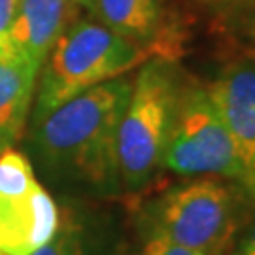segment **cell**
Wrapping results in <instances>:
<instances>
[{
  "instance_id": "obj_1",
  "label": "cell",
  "mask_w": 255,
  "mask_h": 255,
  "mask_svg": "<svg viewBox=\"0 0 255 255\" xmlns=\"http://www.w3.org/2000/svg\"><path fill=\"white\" fill-rule=\"evenodd\" d=\"M132 80L119 76L95 85L34 125L32 144L49 176L95 191L118 189L119 123Z\"/></svg>"
},
{
  "instance_id": "obj_2",
  "label": "cell",
  "mask_w": 255,
  "mask_h": 255,
  "mask_svg": "<svg viewBox=\"0 0 255 255\" xmlns=\"http://www.w3.org/2000/svg\"><path fill=\"white\" fill-rule=\"evenodd\" d=\"M149 57V49L119 36L95 17L72 21L38 72L34 125L64 102L95 85L125 76Z\"/></svg>"
},
{
  "instance_id": "obj_3",
  "label": "cell",
  "mask_w": 255,
  "mask_h": 255,
  "mask_svg": "<svg viewBox=\"0 0 255 255\" xmlns=\"http://www.w3.org/2000/svg\"><path fill=\"white\" fill-rule=\"evenodd\" d=\"M185 87L182 68L168 57H149L140 64L119 123V183L138 191L163 168L178 102Z\"/></svg>"
},
{
  "instance_id": "obj_4",
  "label": "cell",
  "mask_w": 255,
  "mask_h": 255,
  "mask_svg": "<svg viewBox=\"0 0 255 255\" xmlns=\"http://www.w3.org/2000/svg\"><path fill=\"white\" fill-rule=\"evenodd\" d=\"M240 183L221 178H189L149 206V237L204 255H229L246 221Z\"/></svg>"
},
{
  "instance_id": "obj_5",
  "label": "cell",
  "mask_w": 255,
  "mask_h": 255,
  "mask_svg": "<svg viewBox=\"0 0 255 255\" xmlns=\"http://www.w3.org/2000/svg\"><path fill=\"white\" fill-rule=\"evenodd\" d=\"M163 168L185 178H221L244 187L246 170L206 85L185 83L164 149Z\"/></svg>"
},
{
  "instance_id": "obj_6",
  "label": "cell",
  "mask_w": 255,
  "mask_h": 255,
  "mask_svg": "<svg viewBox=\"0 0 255 255\" xmlns=\"http://www.w3.org/2000/svg\"><path fill=\"white\" fill-rule=\"evenodd\" d=\"M59 210L23 153H0V252L30 255L59 227Z\"/></svg>"
},
{
  "instance_id": "obj_7",
  "label": "cell",
  "mask_w": 255,
  "mask_h": 255,
  "mask_svg": "<svg viewBox=\"0 0 255 255\" xmlns=\"http://www.w3.org/2000/svg\"><path fill=\"white\" fill-rule=\"evenodd\" d=\"M206 89L235 142L246 170L244 189L248 191L255 178V63L237 61L227 64Z\"/></svg>"
},
{
  "instance_id": "obj_8",
  "label": "cell",
  "mask_w": 255,
  "mask_h": 255,
  "mask_svg": "<svg viewBox=\"0 0 255 255\" xmlns=\"http://www.w3.org/2000/svg\"><path fill=\"white\" fill-rule=\"evenodd\" d=\"M78 9L72 0H21L9 36L15 55L40 72L55 42L78 19Z\"/></svg>"
},
{
  "instance_id": "obj_9",
  "label": "cell",
  "mask_w": 255,
  "mask_h": 255,
  "mask_svg": "<svg viewBox=\"0 0 255 255\" xmlns=\"http://www.w3.org/2000/svg\"><path fill=\"white\" fill-rule=\"evenodd\" d=\"M36 82L38 70L21 57L0 59V142L6 147L25 130Z\"/></svg>"
},
{
  "instance_id": "obj_10",
  "label": "cell",
  "mask_w": 255,
  "mask_h": 255,
  "mask_svg": "<svg viewBox=\"0 0 255 255\" xmlns=\"http://www.w3.org/2000/svg\"><path fill=\"white\" fill-rule=\"evenodd\" d=\"M93 17L104 27L153 51L163 30V0H97Z\"/></svg>"
},
{
  "instance_id": "obj_11",
  "label": "cell",
  "mask_w": 255,
  "mask_h": 255,
  "mask_svg": "<svg viewBox=\"0 0 255 255\" xmlns=\"http://www.w3.org/2000/svg\"><path fill=\"white\" fill-rule=\"evenodd\" d=\"M112 238L104 223L68 212L49 242L30 255H110Z\"/></svg>"
},
{
  "instance_id": "obj_12",
  "label": "cell",
  "mask_w": 255,
  "mask_h": 255,
  "mask_svg": "<svg viewBox=\"0 0 255 255\" xmlns=\"http://www.w3.org/2000/svg\"><path fill=\"white\" fill-rule=\"evenodd\" d=\"M21 0H0V59L17 57L11 46V27Z\"/></svg>"
},
{
  "instance_id": "obj_13",
  "label": "cell",
  "mask_w": 255,
  "mask_h": 255,
  "mask_svg": "<svg viewBox=\"0 0 255 255\" xmlns=\"http://www.w3.org/2000/svg\"><path fill=\"white\" fill-rule=\"evenodd\" d=\"M229 255H255V214L244 221Z\"/></svg>"
},
{
  "instance_id": "obj_14",
  "label": "cell",
  "mask_w": 255,
  "mask_h": 255,
  "mask_svg": "<svg viewBox=\"0 0 255 255\" xmlns=\"http://www.w3.org/2000/svg\"><path fill=\"white\" fill-rule=\"evenodd\" d=\"M140 255H204V254H199V252H193V250H187V248L170 244V242H166V240H163V238L159 237H147Z\"/></svg>"
},
{
  "instance_id": "obj_15",
  "label": "cell",
  "mask_w": 255,
  "mask_h": 255,
  "mask_svg": "<svg viewBox=\"0 0 255 255\" xmlns=\"http://www.w3.org/2000/svg\"><path fill=\"white\" fill-rule=\"evenodd\" d=\"M95 2L97 0H72L74 6H78L80 9H85V11H89L93 15V9H95Z\"/></svg>"
},
{
  "instance_id": "obj_16",
  "label": "cell",
  "mask_w": 255,
  "mask_h": 255,
  "mask_svg": "<svg viewBox=\"0 0 255 255\" xmlns=\"http://www.w3.org/2000/svg\"><path fill=\"white\" fill-rule=\"evenodd\" d=\"M252 61L255 63V25L254 30H252Z\"/></svg>"
},
{
  "instance_id": "obj_17",
  "label": "cell",
  "mask_w": 255,
  "mask_h": 255,
  "mask_svg": "<svg viewBox=\"0 0 255 255\" xmlns=\"http://www.w3.org/2000/svg\"><path fill=\"white\" fill-rule=\"evenodd\" d=\"M248 195H250L255 202V178H254V182H252V185H250V189H248Z\"/></svg>"
},
{
  "instance_id": "obj_18",
  "label": "cell",
  "mask_w": 255,
  "mask_h": 255,
  "mask_svg": "<svg viewBox=\"0 0 255 255\" xmlns=\"http://www.w3.org/2000/svg\"><path fill=\"white\" fill-rule=\"evenodd\" d=\"M4 149H6V146H4V144H2V142H0V153H2V151H4Z\"/></svg>"
},
{
  "instance_id": "obj_19",
  "label": "cell",
  "mask_w": 255,
  "mask_h": 255,
  "mask_svg": "<svg viewBox=\"0 0 255 255\" xmlns=\"http://www.w3.org/2000/svg\"><path fill=\"white\" fill-rule=\"evenodd\" d=\"M0 255H6V254H2V252H0Z\"/></svg>"
}]
</instances>
